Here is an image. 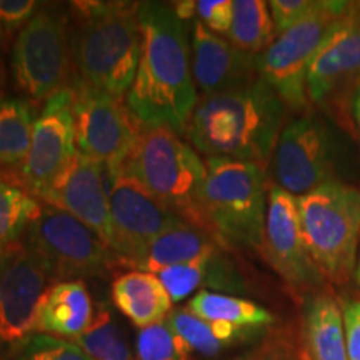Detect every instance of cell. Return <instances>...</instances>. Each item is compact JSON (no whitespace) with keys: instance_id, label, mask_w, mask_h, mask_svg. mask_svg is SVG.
<instances>
[{"instance_id":"6da1fadb","label":"cell","mask_w":360,"mask_h":360,"mask_svg":"<svg viewBox=\"0 0 360 360\" xmlns=\"http://www.w3.org/2000/svg\"><path fill=\"white\" fill-rule=\"evenodd\" d=\"M142 45L139 67L125 103L143 127L186 134L199 102L186 27L172 4H139Z\"/></svg>"},{"instance_id":"7a4b0ae2","label":"cell","mask_w":360,"mask_h":360,"mask_svg":"<svg viewBox=\"0 0 360 360\" xmlns=\"http://www.w3.org/2000/svg\"><path fill=\"white\" fill-rule=\"evenodd\" d=\"M287 110L276 90L259 77L242 89L200 97L186 137L205 157L252 162L267 169Z\"/></svg>"},{"instance_id":"3957f363","label":"cell","mask_w":360,"mask_h":360,"mask_svg":"<svg viewBox=\"0 0 360 360\" xmlns=\"http://www.w3.org/2000/svg\"><path fill=\"white\" fill-rule=\"evenodd\" d=\"M141 2H72V87L127 97L141 58Z\"/></svg>"},{"instance_id":"277c9868","label":"cell","mask_w":360,"mask_h":360,"mask_svg":"<svg viewBox=\"0 0 360 360\" xmlns=\"http://www.w3.org/2000/svg\"><path fill=\"white\" fill-rule=\"evenodd\" d=\"M202 212L207 231L224 249H262L269 180L252 162L205 157Z\"/></svg>"},{"instance_id":"5b68a950","label":"cell","mask_w":360,"mask_h":360,"mask_svg":"<svg viewBox=\"0 0 360 360\" xmlns=\"http://www.w3.org/2000/svg\"><path fill=\"white\" fill-rule=\"evenodd\" d=\"M119 170L132 175L184 222L205 229L202 191L205 160L169 127H143L134 152Z\"/></svg>"},{"instance_id":"8992f818","label":"cell","mask_w":360,"mask_h":360,"mask_svg":"<svg viewBox=\"0 0 360 360\" xmlns=\"http://www.w3.org/2000/svg\"><path fill=\"white\" fill-rule=\"evenodd\" d=\"M300 227L328 283L349 282L360 250V188L334 180L297 197Z\"/></svg>"},{"instance_id":"52a82bcc","label":"cell","mask_w":360,"mask_h":360,"mask_svg":"<svg viewBox=\"0 0 360 360\" xmlns=\"http://www.w3.org/2000/svg\"><path fill=\"white\" fill-rule=\"evenodd\" d=\"M347 7L344 0H317L309 15L278 34L255 57L259 77L276 90L289 110L300 115L312 107L307 92L309 67Z\"/></svg>"},{"instance_id":"ba28073f","label":"cell","mask_w":360,"mask_h":360,"mask_svg":"<svg viewBox=\"0 0 360 360\" xmlns=\"http://www.w3.org/2000/svg\"><path fill=\"white\" fill-rule=\"evenodd\" d=\"M11 67L17 89L35 102L70 89V17L62 8L40 7L13 42Z\"/></svg>"},{"instance_id":"9c48e42d","label":"cell","mask_w":360,"mask_h":360,"mask_svg":"<svg viewBox=\"0 0 360 360\" xmlns=\"http://www.w3.org/2000/svg\"><path fill=\"white\" fill-rule=\"evenodd\" d=\"M25 244L47 265L57 282L101 276L120 265L110 247L87 225L45 204L25 233Z\"/></svg>"},{"instance_id":"30bf717a","label":"cell","mask_w":360,"mask_h":360,"mask_svg":"<svg viewBox=\"0 0 360 360\" xmlns=\"http://www.w3.org/2000/svg\"><path fill=\"white\" fill-rule=\"evenodd\" d=\"M56 277L25 242L0 250V350L15 354L37 334V314Z\"/></svg>"},{"instance_id":"8fae6325","label":"cell","mask_w":360,"mask_h":360,"mask_svg":"<svg viewBox=\"0 0 360 360\" xmlns=\"http://www.w3.org/2000/svg\"><path fill=\"white\" fill-rule=\"evenodd\" d=\"M272 184L294 197H302L335 177L337 162L332 135L312 110L283 125L270 159Z\"/></svg>"},{"instance_id":"7c38bea8","label":"cell","mask_w":360,"mask_h":360,"mask_svg":"<svg viewBox=\"0 0 360 360\" xmlns=\"http://www.w3.org/2000/svg\"><path fill=\"white\" fill-rule=\"evenodd\" d=\"M359 89L360 2H349L309 67L307 92L310 105L345 117Z\"/></svg>"},{"instance_id":"4fadbf2b","label":"cell","mask_w":360,"mask_h":360,"mask_svg":"<svg viewBox=\"0 0 360 360\" xmlns=\"http://www.w3.org/2000/svg\"><path fill=\"white\" fill-rule=\"evenodd\" d=\"M70 89L74 90L79 152L101 162L107 174L115 172L134 152L143 125L129 110L124 98L82 87Z\"/></svg>"},{"instance_id":"5bb4252c","label":"cell","mask_w":360,"mask_h":360,"mask_svg":"<svg viewBox=\"0 0 360 360\" xmlns=\"http://www.w3.org/2000/svg\"><path fill=\"white\" fill-rule=\"evenodd\" d=\"M112 220L110 249L120 265L130 267L150 242L182 219L159 202L124 170L107 174Z\"/></svg>"},{"instance_id":"9a60e30c","label":"cell","mask_w":360,"mask_h":360,"mask_svg":"<svg viewBox=\"0 0 360 360\" xmlns=\"http://www.w3.org/2000/svg\"><path fill=\"white\" fill-rule=\"evenodd\" d=\"M75 143L74 90L65 89L45 101L34 124L32 141L24 164L11 177L2 179L19 184L35 199H40L77 154Z\"/></svg>"},{"instance_id":"2e32d148","label":"cell","mask_w":360,"mask_h":360,"mask_svg":"<svg viewBox=\"0 0 360 360\" xmlns=\"http://www.w3.org/2000/svg\"><path fill=\"white\" fill-rule=\"evenodd\" d=\"M260 252L292 289L314 294L327 282L305 244L297 197L272 182L269 184L267 217Z\"/></svg>"},{"instance_id":"e0dca14e","label":"cell","mask_w":360,"mask_h":360,"mask_svg":"<svg viewBox=\"0 0 360 360\" xmlns=\"http://www.w3.org/2000/svg\"><path fill=\"white\" fill-rule=\"evenodd\" d=\"M39 200L80 220L110 247L109 179L101 162L77 150Z\"/></svg>"},{"instance_id":"ac0fdd59","label":"cell","mask_w":360,"mask_h":360,"mask_svg":"<svg viewBox=\"0 0 360 360\" xmlns=\"http://www.w3.org/2000/svg\"><path fill=\"white\" fill-rule=\"evenodd\" d=\"M191 51L193 84L202 97L242 89L259 79L255 56L238 51L199 20L192 24Z\"/></svg>"},{"instance_id":"d6986e66","label":"cell","mask_w":360,"mask_h":360,"mask_svg":"<svg viewBox=\"0 0 360 360\" xmlns=\"http://www.w3.org/2000/svg\"><path fill=\"white\" fill-rule=\"evenodd\" d=\"M94 304L82 281L56 282L44 297L37 314V334L72 340L92 322Z\"/></svg>"},{"instance_id":"ffe728a7","label":"cell","mask_w":360,"mask_h":360,"mask_svg":"<svg viewBox=\"0 0 360 360\" xmlns=\"http://www.w3.org/2000/svg\"><path fill=\"white\" fill-rule=\"evenodd\" d=\"M112 302L139 328L165 321L174 304L160 278L143 270H130L115 278Z\"/></svg>"},{"instance_id":"44dd1931","label":"cell","mask_w":360,"mask_h":360,"mask_svg":"<svg viewBox=\"0 0 360 360\" xmlns=\"http://www.w3.org/2000/svg\"><path fill=\"white\" fill-rule=\"evenodd\" d=\"M212 232L188 222H180L150 242L142 255L130 265L134 270L159 274L174 265L191 264L210 252L220 249Z\"/></svg>"},{"instance_id":"7402d4cb","label":"cell","mask_w":360,"mask_h":360,"mask_svg":"<svg viewBox=\"0 0 360 360\" xmlns=\"http://www.w3.org/2000/svg\"><path fill=\"white\" fill-rule=\"evenodd\" d=\"M302 334L310 360H349L344 315L328 292H314L305 299Z\"/></svg>"},{"instance_id":"603a6c76","label":"cell","mask_w":360,"mask_h":360,"mask_svg":"<svg viewBox=\"0 0 360 360\" xmlns=\"http://www.w3.org/2000/svg\"><path fill=\"white\" fill-rule=\"evenodd\" d=\"M186 309L207 323H224L249 335L274 323L272 312L252 300L212 290L197 292Z\"/></svg>"},{"instance_id":"cb8c5ba5","label":"cell","mask_w":360,"mask_h":360,"mask_svg":"<svg viewBox=\"0 0 360 360\" xmlns=\"http://www.w3.org/2000/svg\"><path fill=\"white\" fill-rule=\"evenodd\" d=\"M35 120L37 115L30 102L0 98V177H11L24 164Z\"/></svg>"},{"instance_id":"d4e9b609","label":"cell","mask_w":360,"mask_h":360,"mask_svg":"<svg viewBox=\"0 0 360 360\" xmlns=\"http://www.w3.org/2000/svg\"><path fill=\"white\" fill-rule=\"evenodd\" d=\"M232 25L225 39L238 51L257 57L277 37L276 25L262 0H236L232 2Z\"/></svg>"},{"instance_id":"484cf974","label":"cell","mask_w":360,"mask_h":360,"mask_svg":"<svg viewBox=\"0 0 360 360\" xmlns=\"http://www.w3.org/2000/svg\"><path fill=\"white\" fill-rule=\"evenodd\" d=\"M44 204L19 184L0 177V250L20 242Z\"/></svg>"},{"instance_id":"4316f807","label":"cell","mask_w":360,"mask_h":360,"mask_svg":"<svg viewBox=\"0 0 360 360\" xmlns=\"http://www.w3.org/2000/svg\"><path fill=\"white\" fill-rule=\"evenodd\" d=\"M72 342L92 360H134L122 328L107 304L97 305L90 326Z\"/></svg>"},{"instance_id":"83f0119b","label":"cell","mask_w":360,"mask_h":360,"mask_svg":"<svg viewBox=\"0 0 360 360\" xmlns=\"http://www.w3.org/2000/svg\"><path fill=\"white\" fill-rule=\"evenodd\" d=\"M172 328L180 360H195V357L212 359L227 345L222 344L210 328L209 323L188 312L187 309H175L167 317Z\"/></svg>"},{"instance_id":"f1b7e54d","label":"cell","mask_w":360,"mask_h":360,"mask_svg":"<svg viewBox=\"0 0 360 360\" xmlns=\"http://www.w3.org/2000/svg\"><path fill=\"white\" fill-rule=\"evenodd\" d=\"M222 249V247H220ZM219 250V249H217ZM215 252V250H214ZM204 255L199 260H193L191 264L174 265V267L160 270L155 274L160 278L162 285L165 287L172 302H182L188 295L205 287V274H207V259L214 254Z\"/></svg>"},{"instance_id":"f546056e","label":"cell","mask_w":360,"mask_h":360,"mask_svg":"<svg viewBox=\"0 0 360 360\" xmlns=\"http://www.w3.org/2000/svg\"><path fill=\"white\" fill-rule=\"evenodd\" d=\"M134 360H180L177 342L167 319L139 330Z\"/></svg>"},{"instance_id":"4dcf8cb0","label":"cell","mask_w":360,"mask_h":360,"mask_svg":"<svg viewBox=\"0 0 360 360\" xmlns=\"http://www.w3.org/2000/svg\"><path fill=\"white\" fill-rule=\"evenodd\" d=\"M15 360H92L72 340L35 334L15 352Z\"/></svg>"},{"instance_id":"1f68e13d","label":"cell","mask_w":360,"mask_h":360,"mask_svg":"<svg viewBox=\"0 0 360 360\" xmlns=\"http://www.w3.org/2000/svg\"><path fill=\"white\" fill-rule=\"evenodd\" d=\"M232 0H197L195 19L204 24L210 32L227 35L232 25Z\"/></svg>"},{"instance_id":"d6a6232c","label":"cell","mask_w":360,"mask_h":360,"mask_svg":"<svg viewBox=\"0 0 360 360\" xmlns=\"http://www.w3.org/2000/svg\"><path fill=\"white\" fill-rule=\"evenodd\" d=\"M317 0H272L269 11L276 25L277 35L299 24L315 7Z\"/></svg>"},{"instance_id":"836d02e7","label":"cell","mask_w":360,"mask_h":360,"mask_svg":"<svg viewBox=\"0 0 360 360\" xmlns=\"http://www.w3.org/2000/svg\"><path fill=\"white\" fill-rule=\"evenodd\" d=\"M240 360H300V347L290 337L277 334Z\"/></svg>"},{"instance_id":"e575fe53","label":"cell","mask_w":360,"mask_h":360,"mask_svg":"<svg viewBox=\"0 0 360 360\" xmlns=\"http://www.w3.org/2000/svg\"><path fill=\"white\" fill-rule=\"evenodd\" d=\"M39 8L34 0H0V25L6 30L22 29Z\"/></svg>"},{"instance_id":"d590c367","label":"cell","mask_w":360,"mask_h":360,"mask_svg":"<svg viewBox=\"0 0 360 360\" xmlns=\"http://www.w3.org/2000/svg\"><path fill=\"white\" fill-rule=\"evenodd\" d=\"M344 315L345 347L349 360H360V299H355L342 310Z\"/></svg>"},{"instance_id":"8d00e7d4","label":"cell","mask_w":360,"mask_h":360,"mask_svg":"<svg viewBox=\"0 0 360 360\" xmlns=\"http://www.w3.org/2000/svg\"><path fill=\"white\" fill-rule=\"evenodd\" d=\"M172 7H174V12L177 13V17L182 22L195 19V2H193V0H182V2H174Z\"/></svg>"},{"instance_id":"74e56055","label":"cell","mask_w":360,"mask_h":360,"mask_svg":"<svg viewBox=\"0 0 360 360\" xmlns=\"http://www.w3.org/2000/svg\"><path fill=\"white\" fill-rule=\"evenodd\" d=\"M352 117H354L355 125H357V130L360 134V89H359V92L355 94L354 102H352Z\"/></svg>"},{"instance_id":"f35d334b","label":"cell","mask_w":360,"mask_h":360,"mask_svg":"<svg viewBox=\"0 0 360 360\" xmlns=\"http://www.w3.org/2000/svg\"><path fill=\"white\" fill-rule=\"evenodd\" d=\"M355 281H357V283L360 285V250H359V259H357V267H355V274H354Z\"/></svg>"},{"instance_id":"ab89813d","label":"cell","mask_w":360,"mask_h":360,"mask_svg":"<svg viewBox=\"0 0 360 360\" xmlns=\"http://www.w3.org/2000/svg\"><path fill=\"white\" fill-rule=\"evenodd\" d=\"M300 360H310L307 350L304 349V345H300Z\"/></svg>"},{"instance_id":"60d3db41","label":"cell","mask_w":360,"mask_h":360,"mask_svg":"<svg viewBox=\"0 0 360 360\" xmlns=\"http://www.w3.org/2000/svg\"><path fill=\"white\" fill-rule=\"evenodd\" d=\"M2 40H4V27L0 25V45H2Z\"/></svg>"}]
</instances>
